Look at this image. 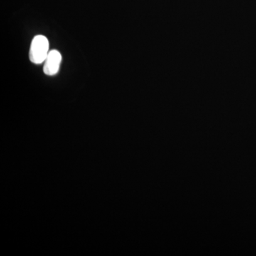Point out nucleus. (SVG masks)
I'll use <instances>...</instances> for the list:
<instances>
[{
  "label": "nucleus",
  "mask_w": 256,
  "mask_h": 256,
  "mask_svg": "<svg viewBox=\"0 0 256 256\" xmlns=\"http://www.w3.org/2000/svg\"><path fill=\"white\" fill-rule=\"evenodd\" d=\"M50 53V42L44 35H36L32 40L30 50V60L32 63L41 64L46 60Z\"/></svg>",
  "instance_id": "nucleus-1"
},
{
  "label": "nucleus",
  "mask_w": 256,
  "mask_h": 256,
  "mask_svg": "<svg viewBox=\"0 0 256 256\" xmlns=\"http://www.w3.org/2000/svg\"><path fill=\"white\" fill-rule=\"evenodd\" d=\"M62 56L58 50H52L48 53L44 66V72L47 76H54L60 70Z\"/></svg>",
  "instance_id": "nucleus-2"
}]
</instances>
